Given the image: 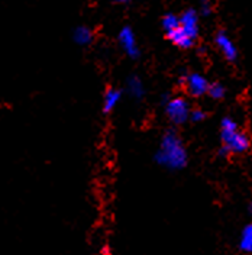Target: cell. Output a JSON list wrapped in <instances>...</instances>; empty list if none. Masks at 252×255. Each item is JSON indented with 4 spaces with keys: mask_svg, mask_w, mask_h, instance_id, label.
Masks as SVG:
<instances>
[{
    "mask_svg": "<svg viewBox=\"0 0 252 255\" xmlns=\"http://www.w3.org/2000/svg\"><path fill=\"white\" fill-rule=\"evenodd\" d=\"M113 3H119V4H124V3H127L129 0H112Z\"/></svg>",
    "mask_w": 252,
    "mask_h": 255,
    "instance_id": "obj_17",
    "label": "cell"
},
{
    "mask_svg": "<svg viewBox=\"0 0 252 255\" xmlns=\"http://www.w3.org/2000/svg\"><path fill=\"white\" fill-rule=\"evenodd\" d=\"M250 212L252 213V202H251V205H250Z\"/></svg>",
    "mask_w": 252,
    "mask_h": 255,
    "instance_id": "obj_18",
    "label": "cell"
},
{
    "mask_svg": "<svg viewBox=\"0 0 252 255\" xmlns=\"http://www.w3.org/2000/svg\"><path fill=\"white\" fill-rule=\"evenodd\" d=\"M73 41L77 44V45H81V47H87L92 44L93 41V31L89 28V26H77L74 31H73Z\"/></svg>",
    "mask_w": 252,
    "mask_h": 255,
    "instance_id": "obj_11",
    "label": "cell"
},
{
    "mask_svg": "<svg viewBox=\"0 0 252 255\" xmlns=\"http://www.w3.org/2000/svg\"><path fill=\"white\" fill-rule=\"evenodd\" d=\"M183 83L186 86V90L190 96L193 97H202V96L207 95L209 90V80L206 79L203 74L200 73H189L184 76Z\"/></svg>",
    "mask_w": 252,
    "mask_h": 255,
    "instance_id": "obj_4",
    "label": "cell"
},
{
    "mask_svg": "<svg viewBox=\"0 0 252 255\" xmlns=\"http://www.w3.org/2000/svg\"><path fill=\"white\" fill-rule=\"evenodd\" d=\"M239 248L247 254H252V223H248L242 229L239 238Z\"/></svg>",
    "mask_w": 252,
    "mask_h": 255,
    "instance_id": "obj_12",
    "label": "cell"
},
{
    "mask_svg": "<svg viewBox=\"0 0 252 255\" xmlns=\"http://www.w3.org/2000/svg\"><path fill=\"white\" fill-rule=\"evenodd\" d=\"M180 28L193 41L199 36V13L194 9H187L180 16Z\"/></svg>",
    "mask_w": 252,
    "mask_h": 255,
    "instance_id": "obj_7",
    "label": "cell"
},
{
    "mask_svg": "<svg viewBox=\"0 0 252 255\" xmlns=\"http://www.w3.org/2000/svg\"><path fill=\"white\" fill-rule=\"evenodd\" d=\"M161 25H162V29L165 32V35L170 33V32L175 31L180 26V16L174 15V13H167V15L162 17Z\"/></svg>",
    "mask_w": 252,
    "mask_h": 255,
    "instance_id": "obj_13",
    "label": "cell"
},
{
    "mask_svg": "<svg viewBox=\"0 0 252 255\" xmlns=\"http://www.w3.org/2000/svg\"><path fill=\"white\" fill-rule=\"evenodd\" d=\"M119 45L124 49L126 55L132 60H136L139 57V45H138V41H136V36H135V32L132 31V28L125 26L122 28L119 32Z\"/></svg>",
    "mask_w": 252,
    "mask_h": 255,
    "instance_id": "obj_5",
    "label": "cell"
},
{
    "mask_svg": "<svg viewBox=\"0 0 252 255\" xmlns=\"http://www.w3.org/2000/svg\"><path fill=\"white\" fill-rule=\"evenodd\" d=\"M215 44L221 54L228 61H235L238 58V48L232 38L225 31H219L215 35Z\"/></svg>",
    "mask_w": 252,
    "mask_h": 255,
    "instance_id": "obj_6",
    "label": "cell"
},
{
    "mask_svg": "<svg viewBox=\"0 0 252 255\" xmlns=\"http://www.w3.org/2000/svg\"><path fill=\"white\" fill-rule=\"evenodd\" d=\"M207 96L210 97V99H213V100H222V99H225V96H226V87L222 84V83H212L210 86H209V90H207Z\"/></svg>",
    "mask_w": 252,
    "mask_h": 255,
    "instance_id": "obj_14",
    "label": "cell"
},
{
    "mask_svg": "<svg viewBox=\"0 0 252 255\" xmlns=\"http://www.w3.org/2000/svg\"><path fill=\"white\" fill-rule=\"evenodd\" d=\"M126 92H127V95L130 96L132 99L142 100L145 97V95H146V90H145V84H143L141 77L129 76L127 80H126Z\"/></svg>",
    "mask_w": 252,
    "mask_h": 255,
    "instance_id": "obj_8",
    "label": "cell"
},
{
    "mask_svg": "<svg viewBox=\"0 0 252 255\" xmlns=\"http://www.w3.org/2000/svg\"><path fill=\"white\" fill-rule=\"evenodd\" d=\"M187 149L184 146L183 139L175 130H167L158 146L155 152V161L158 165L167 168V170H181L187 165Z\"/></svg>",
    "mask_w": 252,
    "mask_h": 255,
    "instance_id": "obj_1",
    "label": "cell"
},
{
    "mask_svg": "<svg viewBox=\"0 0 252 255\" xmlns=\"http://www.w3.org/2000/svg\"><path fill=\"white\" fill-rule=\"evenodd\" d=\"M212 10H213L212 1L210 0H202V3H200V13L203 16H209L212 15Z\"/></svg>",
    "mask_w": 252,
    "mask_h": 255,
    "instance_id": "obj_16",
    "label": "cell"
},
{
    "mask_svg": "<svg viewBox=\"0 0 252 255\" xmlns=\"http://www.w3.org/2000/svg\"><path fill=\"white\" fill-rule=\"evenodd\" d=\"M121 99H122V92L116 87H109L103 96V112L112 113L118 108Z\"/></svg>",
    "mask_w": 252,
    "mask_h": 255,
    "instance_id": "obj_9",
    "label": "cell"
},
{
    "mask_svg": "<svg viewBox=\"0 0 252 255\" xmlns=\"http://www.w3.org/2000/svg\"><path fill=\"white\" fill-rule=\"evenodd\" d=\"M167 38L173 42L175 47L181 48V49H189V48L193 47L194 42H196V41H193L190 36H187L180 26H178L175 31L167 33Z\"/></svg>",
    "mask_w": 252,
    "mask_h": 255,
    "instance_id": "obj_10",
    "label": "cell"
},
{
    "mask_svg": "<svg viewBox=\"0 0 252 255\" xmlns=\"http://www.w3.org/2000/svg\"><path fill=\"white\" fill-rule=\"evenodd\" d=\"M164 111H165V116L173 125H183L190 121V113H191L190 103L187 102V99L181 96L168 97L164 102Z\"/></svg>",
    "mask_w": 252,
    "mask_h": 255,
    "instance_id": "obj_3",
    "label": "cell"
},
{
    "mask_svg": "<svg viewBox=\"0 0 252 255\" xmlns=\"http://www.w3.org/2000/svg\"><path fill=\"white\" fill-rule=\"evenodd\" d=\"M206 119V112L200 108H196V109H191L190 113V121L194 122V124H199V122H203Z\"/></svg>",
    "mask_w": 252,
    "mask_h": 255,
    "instance_id": "obj_15",
    "label": "cell"
},
{
    "mask_svg": "<svg viewBox=\"0 0 252 255\" xmlns=\"http://www.w3.org/2000/svg\"><path fill=\"white\" fill-rule=\"evenodd\" d=\"M221 141V155L223 157L245 154L251 146V141L247 132H244L239 127V124L231 116H226L222 119Z\"/></svg>",
    "mask_w": 252,
    "mask_h": 255,
    "instance_id": "obj_2",
    "label": "cell"
}]
</instances>
